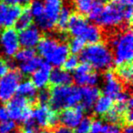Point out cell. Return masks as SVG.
I'll return each instance as SVG.
<instances>
[{
    "mask_svg": "<svg viewBox=\"0 0 133 133\" xmlns=\"http://www.w3.org/2000/svg\"><path fill=\"white\" fill-rule=\"evenodd\" d=\"M89 22L87 17L78 13H71L69 22L68 25V31L74 37H82L86 32Z\"/></svg>",
    "mask_w": 133,
    "mask_h": 133,
    "instance_id": "obj_13",
    "label": "cell"
},
{
    "mask_svg": "<svg viewBox=\"0 0 133 133\" xmlns=\"http://www.w3.org/2000/svg\"><path fill=\"white\" fill-rule=\"evenodd\" d=\"M30 14L34 18H38L44 14V3L41 0H33L28 6Z\"/></svg>",
    "mask_w": 133,
    "mask_h": 133,
    "instance_id": "obj_32",
    "label": "cell"
},
{
    "mask_svg": "<svg viewBox=\"0 0 133 133\" xmlns=\"http://www.w3.org/2000/svg\"><path fill=\"white\" fill-rule=\"evenodd\" d=\"M72 82L73 78L69 72L65 71L61 68H55L50 72L48 87V89H52L61 86H70Z\"/></svg>",
    "mask_w": 133,
    "mask_h": 133,
    "instance_id": "obj_16",
    "label": "cell"
},
{
    "mask_svg": "<svg viewBox=\"0 0 133 133\" xmlns=\"http://www.w3.org/2000/svg\"><path fill=\"white\" fill-rule=\"evenodd\" d=\"M8 6H21L22 8H28L32 0H2Z\"/></svg>",
    "mask_w": 133,
    "mask_h": 133,
    "instance_id": "obj_39",
    "label": "cell"
},
{
    "mask_svg": "<svg viewBox=\"0 0 133 133\" xmlns=\"http://www.w3.org/2000/svg\"><path fill=\"white\" fill-rule=\"evenodd\" d=\"M69 48L66 43H59L53 53L48 57L46 62L56 68H60L66 59L69 57Z\"/></svg>",
    "mask_w": 133,
    "mask_h": 133,
    "instance_id": "obj_18",
    "label": "cell"
},
{
    "mask_svg": "<svg viewBox=\"0 0 133 133\" xmlns=\"http://www.w3.org/2000/svg\"><path fill=\"white\" fill-rule=\"evenodd\" d=\"M74 80L77 85L82 87H94L98 82V75L90 65L86 62L79 63L74 71Z\"/></svg>",
    "mask_w": 133,
    "mask_h": 133,
    "instance_id": "obj_10",
    "label": "cell"
},
{
    "mask_svg": "<svg viewBox=\"0 0 133 133\" xmlns=\"http://www.w3.org/2000/svg\"><path fill=\"white\" fill-rule=\"evenodd\" d=\"M35 105L36 102L33 100L17 95L8 100L5 107L8 111V118H11V120L24 123L32 118V111Z\"/></svg>",
    "mask_w": 133,
    "mask_h": 133,
    "instance_id": "obj_4",
    "label": "cell"
},
{
    "mask_svg": "<svg viewBox=\"0 0 133 133\" xmlns=\"http://www.w3.org/2000/svg\"><path fill=\"white\" fill-rule=\"evenodd\" d=\"M33 22H34V17L30 14L29 9H28V8H24L22 14L19 17V18L17 19L14 28H16V30L17 32H20L22 30L28 28L29 26H33Z\"/></svg>",
    "mask_w": 133,
    "mask_h": 133,
    "instance_id": "obj_28",
    "label": "cell"
},
{
    "mask_svg": "<svg viewBox=\"0 0 133 133\" xmlns=\"http://www.w3.org/2000/svg\"><path fill=\"white\" fill-rule=\"evenodd\" d=\"M62 6L63 0H44V14L36 19L39 28L43 30L53 29Z\"/></svg>",
    "mask_w": 133,
    "mask_h": 133,
    "instance_id": "obj_6",
    "label": "cell"
},
{
    "mask_svg": "<svg viewBox=\"0 0 133 133\" xmlns=\"http://www.w3.org/2000/svg\"><path fill=\"white\" fill-rule=\"evenodd\" d=\"M22 75L18 70L13 69L9 70L4 77L0 78V100L2 102H8L17 93Z\"/></svg>",
    "mask_w": 133,
    "mask_h": 133,
    "instance_id": "obj_8",
    "label": "cell"
},
{
    "mask_svg": "<svg viewBox=\"0 0 133 133\" xmlns=\"http://www.w3.org/2000/svg\"><path fill=\"white\" fill-rule=\"evenodd\" d=\"M52 133H73L72 129L66 127V126H57Z\"/></svg>",
    "mask_w": 133,
    "mask_h": 133,
    "instance_id": "obj_42",
    "label": "cell"
},
{
    "mask_svg": "<svg viewBox=\"0 0 133 133\" xmlns=\"http://www.w3.org/2000/svg\"><path fill=\"white\" fill-rule=\"evenodd\" d=\"M92 118H83L78 126L75 128L73 133H89L92 124Z\"/></svg>",
    "mask_w": 133,
    "mask_h": 133,
    "instance_id": "obj_36",
    "label": "cell"
},
{
    "mask_svg": "<svg viewBox=\"0 0 133 133\" xmlns=\"http://www.w3.org/2000/svg\"><path fill=\"white\" fill-rule=\"evenodd\" d=\"M85 110L80 105L68 108L59 112V121L63 126L75 129L82 120Z\"/></svg>",
    "mask_w": 133,
    "mask_h": 133,
    "instance_id": "obj_11",
    "label": "cell"
},
{
    "mask_svg": "<svg viewBox=\"0 0 133 133\" xmlns=\"http://www.w3.org/2000/svg\"><path fill=\"white\" fill-rule=\"evenodd\" d=\"M57 39L48 36H43L41 37L40 41L37 44V52H38L40 57H44L45 59H48V57L53 53V51L56 49V48L58 45Z\"/></svg>",
    "mask_w": 133,
    "mask_h": 133,
    "instance_id": "obj_20",
    "label": "cell"
},
{
    "mask_svg": "<svg viewBox=\"0 0 133 133\" xmlns=\"http://www.w3.org/2000/svg\"><path fill=\"white\" fill-rule=\"evenodd\" d=\"M43 60L40 57L36 56L30 60H28L26 62H22L19 64V69L17 70L20 72L21 75H31L38 69L40 65L42 64Z\"/></svg>",
    "mask_w": 133,
    "mask_h": 133,
    "instance_id": "obj_27",
    "label": "cell"
},
{
    "mask_svg": "<svg viewBox=\"0 0 133 133\" xmlns=\"http://www.w3.org/2000/svg\"><path fill=\"white\" fill-rule=\"evenodd\" d=\"M124 9L125 6L118 0H109L98 18L95 21L97 26L106 28H112L120 26L124 22Z\"/></svg>",
    "mask_w": 133,
    "mask_h": 133,
    "instance_id": "obj_5",
    "label": "cell"
},
{
    "mask_svg": "<svg viewBox=\"0 0 133 133\" xmlns=\"http://www.w3.org/2000/svg\"><path fill=\"white\" fill-rule=\"evenodd\" d=\"M113 71H114L118 79L123 85L126 86L131 85L133 79L132 62H127V63H122V64L117 65Z\"/></svg>",
    "mask_w": 133,
    "mask_h": 133,
    "instance_id": "obj_19",
    "label": "cell"
},
{
    "mask_svg": "<svg viewBox=\"0 0 133 133\" xmlns=\"http://www.w3.org/2000/svg\"><path fill=\"white\" fill-rule=\"evenodd\" d=\"M0 46L3 53L8 57H14L20 48L18 32L15 28H6L0 33Z\"/></svg>",
    "mask_w": 133,
    "mask_h": 133,
    "instance_id": "obj_9",
    "label": "cell"
},
{
    "mask_svg": "<svg viewBox=\"0 0 133 133\" xmlns=\"http://www.w3.org/2000/svg\"><path fill=\"white\" fill-rule=\"evenodd\" d=\"M48 89L50 98L48 105L51 109L57 112L79 105L81 101V90L77 86H61Z\"/></svg>",
    "mask_w": 133,
    "mask_h": 133,
    "instance_id": "obj_2",
    "label": "cell"
},
{
    "mask_svg": "<svg viewBox=\"0 0 133 133\" xmlns=\"http://www.w3.org/2000/svg\"><path fill=\"white\" fill-rule=\"evenodd\" d=\"M86 43L87 42L82 37H73L69 41V44L68 46H69V51L73 55H77L78 53H81L82 50L86 48Z\"/></svg>",
    "mask_w": 133,
    "mask_h": 133,
    "instance_id": "obj_30",
    "label": "cell"
},
{
    "mask_svg": "<svg viewBox=\"0 0 133 133\" xmlns=\"http://www.w3.org/2000/svg\"><path fill=\"white\" fill-rule=\"evenodd\" d=\"M113 105H114V101L112 98H109L105 95H101L93 106L94 113L99 117H103L112 109Z\"/></svg>",
    "mask_w": 133,
    "mask_h": 133,
    "instance_id": "obj_23",
    "label": "cell"
},
{
    "mask_svg": "<svg viewBox=\"0 0 133 133\" xmlns=\"http://www.w3.org/2000/svg\"><path fill=\"white\" fill-rule=\"evenodd\" d=\"M32 119L39 128L53 129L59 122V112L51 109L48 105L36 104L32 111Z\"/></svg>",
    "mask_w": 133,
    "mask_h": 133,
    "instance_id": "obj_7",
    "label": "cell"
},
{
    "mask_svg": "<svg viewBox=\"0 0 133 133\" xmlns=\"http://www.w3.org/2000/svg\"><path fill=\"white\" fill-rule=\"evenodd\" d=\"M109 0H93L92 6H91V9L89 11L88 17L90 20L96 21L98 18V17L100 16L101 12L103 11V8L105 6L106 3Z\"/></svg>",
    "mask_w": 133,
    "mask_h": 133,
    "instance_id": "obj_29",
    "label": "cell"
},
{
    "mask_svg": "<svg viewBox=\"0 0 133 133\" xmlns=\"http://www.w3.org/2000/svg\"><path fill=\"white\" fill-rule=\"evenodd\" d=\"M8 119V114L5 106H0V122Z\"/></svg>",
    "mask_w": 133,
    "mask_h": 133,
    "instance_id": "obj_43",
    "label": "cell"
},
{
    "mask_svg": "<svg viewBox=\"0 0 133 133\" xmlns=\"http://www.w3.org/2000/svg\"><path fill=\"white\" fill-rule=\"evenodd\" d=\"M19 44L24 48H33L37 46L41 39V34L39 29L35 26H31L18 33Z\"/></svg>",
    "mask_w": 133,
    "mask_h": 133,
    "instance_id": "obj_14",
    "label": "cell"
},
{
    "mask_svg": "<svg viewBox=\"0 0 133 133\" xmlns=\"http://www.w3.org/2000/svg\"><path fill=\"white\" fill-rule=\"evenodd\" d=\"M42 133H50V132H46V131H43Z\"/></svg>",
    "mask_w": 133,
    "mask_h": 133,
    "instance_id": "obj_46",
    "label": "cell"
},
{
    "mask_svg": "<svg viewBox=\"0 0 133 133\" xmlns=\"http://www.w3.org/2000/svg\"><path fill=\"white\" fill-rule=\"evenodd\" d=\"M10 63L2 57H0V78L4 77L10 70Z\"/></svg>",
    "mask_w": 133,
    "mask_h": 133,
    "instance_id": "obj_40",
    "label": "cell"
},
{
    "mask_svg": "<svg viewBox=\"0 0 133 133\" xmlns=\"http://www.w3.org/2000/svg\"><path fill=\"white\" fill-rule=\"evenodd\" d=\"M81 90V101L79 105L84 110H89L92 109L98 98L102 95L99 89L96 87H82Z\"/></svg>",
    "mask_w": 133,
    "mask_h": 133,
    "instance_id": "obj_17",
    "label": "cell"
},
{
    "mask_svg": "<svg viewBox=\"0 0 133 133\" xmlns=\"http://www.w3.org/2000/svg\"><path fill=\"white\" fill-rule=\"evenodd\" d=\"M52 70V66L46 61H43L38 69L32 74L30 80L37 89H42L48 87L49 75Z\"/></svg>",
    "mask_w": 133,
    "mask_h": 133,
    "instance_id": "obj_15",
    "label": "cell"
},
{
    "mask_svg": "<svg viewBox=\"0 0 133 133\" xmlns=\"http://www.w3.org/2000/svg\"><path fill=\"white\" fill-rule=\"evenodd\" d=\"M80 59L90 65L94 70H108L114 62L111 49L102 41L86 46L82 50Z\"/></svg>",
    "mask_w": 133,
    "mask_h": 133,
    "instance_id": "obj_1",
    "label": "cell"
},
{
    "mask_svg": "<svg viewBox=\"0 0 133 133\" xmlns=\"http://www.w3.org/2000/svg\"><path fill=\"white\" fill-rule=\"evenodd\" d=\"M71 13L72 12H71L70 8L68 6H62L60 12H59L55 28H57V31L60 32L61 34H64L68 31V25H69Z\"/></svg>",
    "mask_w": 133,
    "mask_h": 133,
    "instance_id": "obj_26",
    "label": "cell"
},
{
    "mask_svg": "<svg viewBox=\"0 0 133 133\" xmlns=\"http://www.w3.org/2000/svg\"><path fill=\"white\" fill-rule=\"evenodd\" d=\"M114 49L113 60L117 65L132 62L133 58V36L130 28H126L123 32L117 34L110 40Z\"/></svg>",
    "mask_w": 133,
    "mask_h": 133,
    "instance_id": "obj_3",
    "label": "cell"
},
{
    "mask_svg": "<svg viewBox=\"0 0 133 133\" xmlns=\"http://www.w3.org/2000/svg\"><path fill=\"white\" fill-rule=\"evenodd\" d=\"M82 38L89 42V44H96V43L101 42L102 40V32L99 26L94 24H89L86 32L84 33Z\"/></svg>",
    "mask_w": 133,
    "mask_h": 133,
    "instance_id": "obj_25",
    "label": "cell"
},
{
    "mask_svg": "<svg viewBox=\"0 0 133 133\" xmlns=\"http://www.w3.org/2000/svg\"><path fill=\"white\" fill-rule=\"evenodd\" d=\"M78 13L83 16H88L91 9L93 0H73Z\"/></svg>",
    "mask_w": 133,
    "mask_h": 133,
    "instance_id": "obj_33",
    "label": "cell"
},
{
    "mask_svg": "<svg viewBox=\"0 0 133 133\" xmlns=\"http://www.w3.org/2000/svg\"><path fill=\"white\" fill-rule=\"evenodd\" d=\"M24 8L21 6H8L4 19V26L14 28L17 19L22 14Z\"/></svg>",
    "mask_w": 133,
    "mask_h": 133,
    "instance_id": "obj_22",
    "label": "cell"
},
{
    "mask_svg": "<svg viewBox=\"0 0 133 133\" xmlns=\"http://www.w3.org/2000/svg\"><path fill=\"white\" fill-rule=\"evenodd\" d=\"M122 5H123L125 8H129V6H131L133 4V0H118Z\"/></svg>",
    "mask_w": 133,
    "mask_h": 133,
    "instance_id": "obj_44",
    "label": "cell"
},
{
    "mask_svg": "<svg viewBox=\"0 0 133 133\" xmlns=\"http://www.w3.org/2000/svg\"><path fill=\"white\" fill-rule=\"evenodd\" d=\"M19 133H20V132H19Z\"/></svg>",
    "mask_w": 133,
    "mask_h": 133,
    "instance_id": "obj_47",
    "label": "cell"
},
{
    "mask_svg": "<svg viewBox=\"0 0 133 133\" xmlns=\"http://www.w3.org/2000/svg\"><path fill=\"white\" fill-rule=\"evenodd\" d=\"M78 64H79V58H78V57L77 55H72V56H69L66 59V61L63 63L61 69L69 73L70 71H75V69L78 68Z\"/></svg>",
    "mask_w": 133,
    "mask_h": 133,
    "instance_id": "obj_34",
    "label": "cell"
},
{
    "mask_svg": "<svg viewBox=\"0 0 133 133\" xmlns=\"http://www.w3.org/2000/svg\"><path fill=\"white\" fill-rule=\"evenodd\" d=\"M6 8H8V5H6L3 2H0V28L4 26V19Z\"/></svg>",
    "mask_w": 133,
    "mask_h": 133,
    "instance_id": "obj_41",
    "label": "cell"
},
{
    "mask_svg": "<svg viewBox=\"0 0 133 133\" xmlns=\"http://www.w3.org/2000/svg\"><path fill=\"white\" fill-rule=\"evenodd\" d=\"M36 51L33 48H22L19 49L14 56V58L18 62H26L36 57Z\"/></svg>",
    "mask_w": 133,
    "mask_h": 133,
    "instance_id": "obj_31",
    "label": "cell"
},
{
    "mask_svg": "<svg viewBox=\"0 0 133 133\" xmlns=\"http://www.w3.org/2000/svg\"><path fill=\"white\" fill-rule=\"evenodd\" d=\"M50 98V91L48 89H42L37 93L36 104L39 105H48Z\"/></svg>",
    "mask_w": 133,
    "mask_h": 133,
    "instance_id": "obj_37",
    "label": "cell"
},
{
    "mask_svg": "<svg viewBox=\"0 0 133 133\" xmlns=\"http://www.w3.org/2000/svg\"><path fill=\"white\" fill-rule=\"evenodd\" d=\"M122 133H133L132 125L124 126V129H123V130H122Z\"/></svg>",
    "mask_w": 133,
    "mask_h": 133,
    "instance_id": "obj_45",
    "label": "cell"
},
{
    "mask_svg": "<svg viewBox=\"0 0 133 133\" xmlns=\"http://www.w3.org/2000/svg\"><path fill=\"white\" fill-rule=\"evenodd\" d=\"M17 124L13 120H5L0 122V133H11L16 130Z\"/></svg>",
    "mask_w": 133,
    "mask_h": 133,
    "instance_id": "obj_38",
    "label": "cell"
},
{
    "mask_svg": "<svg viewBox=\"0 0 133 133\" xmlns=\"http://www.w3.org/2000/svg\"><path fill=\"white\" fill-rule=\"evenodd\" d=\"M89 133H122V129L118 125L104 123L102 120L95 119L92 120Z\"/></svg>",
    "mask_w": 133,
    "mask_h": 133,
    "instance_id": "obj_21",
    "label": "cell"
},
{
    "mask_svg": "<svg viewBox=\"0 0 133 133\" xmlns=\"http://www.w3.org/2000/svg\"><path fill=\"white\" fill-rule=\"evenodd\" d=\"M105 87H104V95L114 99L117 95L124 90V86L115 75L114 71L111 69L106 70L104 74Z\"/></svg>",
    "mask_w": 133,
    "mask_h": 133,
    "instance_id": "obj_12",
    "label": "cell"
},
{
    "mask_svg": "<svg viewBox=\"0 0 133 133\" xmlns=\"http://www.w3.org/2000/svg\"><path fill=\"white\" fill-rule=\"evenodd\" d=\"M43 130H41L40 128L35 123L32 118L28 119V121L22 123V126L20 128V133H42Z\"/></svg>",
    "mask_w": 133,
    "mask_h": 133,
    "instance_id": "obj_35",
    "label": "cell"
},
{
    "mask_svg": "<svg viewBox=\"0 0 133 133\" xmlns=\"http://www.w3.org/2000/svg\"><path fill=\"white\" fill-rule=\"evenodd\" d=\"M37 88L34 86L30 79H26L19 83L17 89V94L18 96H22L28 98L29 99L36 102V96H37Z\"/></svg>",
    "mask_w": 133,
    "mask_h": 133,
    "instance_id": "obj_24",
    "label": "cell"
}]
</instances>
